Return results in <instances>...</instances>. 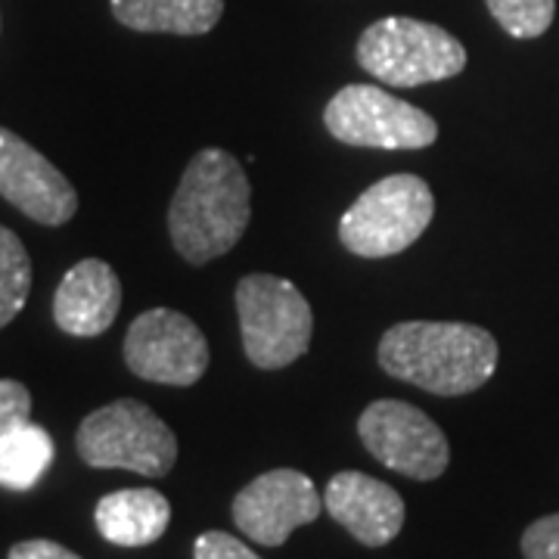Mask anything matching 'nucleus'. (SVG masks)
<instances>
[{"mask_svg":"<svg viewBox=\"0 0 559 559\" xmlns=\"http://www.w3.org/2000/svg\"><path fill=\"white\" fill-rule=\"evenodd\" d=\"M252 190L242 165L224 150H200L168 205V234L190 264H209L242 240Z\"/></svg>","mask_w":559,"mask_h":559,"instance_id":"nucleus-1","label":"nucleus"},{"mask_svg":"<svg viewBox=\"0 0 559 559\" xmlns=\"http://www.w3.org/2000/svg\"><path fill=\"white\" fill-rule=\"evenodd\" d=\"M380 367L432 395H469L498 370V342L476 323L407 320L385 330Z\"/></svg>","mask_w":559,"mask_h":559,"instance_id":"nucleus-2","label":"nucleus"},{"mask_svg":"<svg viewBox=\"0 0 559 559\" xmlns=\"http://www.w3.org/2000/svg\"><path fill=\"white\" fill-rule=\"evenodd\" d=\"M81 460L94 469H128L146 479L171 473L178 460V439L168 423L143 401L119 399L81 419Z\"/></svg>","mask_w":559,"mask_h":559,"instance_id":"nucleus-3","label":"nucleus"},{"mask_svg":"<svg viewBox=\"0 0 559 559\" xmlns=\"http://www.w3.org/2000/svg\"><path fill=\"white\" fill-rule=\"evenodd\" d=\"M436 197L417 175H392L367 187L340 221L342 246L360 259H389L426 234Z\"/></svg>","mask_w":559,"mask_h":559,"instance_id":"nucleus-4","label":"nucleus"},{"mask_svg":"<svg viewBox=\"0 0 559 559\" xmlns=\"http://www.w3.org/2000/svg\"><path fill=\"white\" fill-rule=\"evenodd\" d=\"M358 62L392 87H417L460 75L466 69V47L441 25L385 16L360 35Z\"/></svg>","mask_w":559,"mask_h":559,"instance_id":"nucleus-5","label":"nucleus"},{"mask_svg":"<svg viewBox=\"0 0 559 559\" xmlns=\"http://www.w3.org/2000/svg\"><path fill=\"white\" fill-rule=\"evenodd\" d=\"M237 314L246 358L261 370L299 360L314 333L311 305L286 277L249 274L237 286Z\"/></svg>","mask_w":559,"mask_h":559,"instance_id":"nucleus-6","label":"nucleus"},{"mask_svg":"<svg viewBox=\"0 0 559 559\" xmlns=\"http://www.w3.org/2000/svg\"><path fill=\"white\" fill-rule=\"evenodd\" d=\"M326 131L348 146L373 150H426L439 138V124L414 103L385 94L377 84H348L326 103Z\"/></svg>","mask_w":559,"mask_h":559,"instance_id":"nucleus-7","label":"nucleus"},{"mask_svg":"<svg viewBox=\"0 0 559 559\" xmlns=\"http://www.w3.org/2000/svg\"><path fill=\"white\" fill-rule=\"evenodd\" d=\"M358 436L382 466L407 479H439L451 460V448L439 423L407 401L382 399L367 404L358 419Z\"/></svg>","mask_w":559,"mask_h":559,"instance_id":"nucleus-8","label":"nucleus"},{"mask_svg":"<svg viewBox=\"0 0 559 559\" xmlns=\"http://www.w3.org/2000/svg\"><path fill=\"white\" fill-rule=\"evenodd\" d=\"M124 364L146 382L193 385L209 367V342L187 314L175 308H153L128 326Z\"/></svg>","mask_w":559,"mask_h":559,"instance_id":"nucleus-9","label":"nucleus"},{"mask_svg":"<svg viewBox=\"0 0 559 559\" xmlns=\"http://www.w3.org/2000/svg\"><path fill=\"white\" fill-rule=\"evenodd\" d=\"M323 513L314 481L299 469H271L252 479L234 498V522L261 547H280L286 538Z\"/></svg>","mask_w":559,"mask_h":559,"instance_id":"nucleus-10","label":"nucleus"},{"mask_svg":"<svg viewBox=\"0 0 559 559\" xmlns=\"http://www.w3.org/2000/svg\"><path fill=\"white\" fill-rule=\"evenodd\" d=\"M0 197L50 227H60L79 212V193L69 178L7 128H0Z\"/></svg>","mask_w":559,"mask_h":559,"instance_id":"nucleus-11","label":"nucleus"},{"mask_svg":"<svg viewBox=\"0 0 559 559\" xmlns=\"http://www.w3.org/2000/svg\"><path fill=\"white\" fill-rule=\"evenodd\" d=\"M323 507L364 547H385L399 538L404 525V500L399 491L358 469H345L330 479Z\"/></svg>","mask_w":559,"mask_h":559,"instance_id":"nucleus-12","label":"nucleus"},{"mask_svg":"<svg viewBox=\"0 0 559 559\" xmlns=\"http://www.w3.org/2000/svg\"><path fill=\"white\" fill-rule=\"evenodd\" d=\"M121 308L119 274L100 259H84L66 271L60 289L53 296V320L69 336H100L106 333Z\"/></svg>","mask_w":559,"mask_h":559,"instance_id":"nucleus-13","label":"nucleus"},{"mask_svg":"<svg viewBox=\"0 0 559 559\" xmlns=\"http://www.w3.org/2000/svg\"><path fill=\"white\" fill-rule=\"evenodd\" d=\"M94 522L103 538L116 547H146L165 535L171 503L156 488H124L100 498Z\"/></svg>","mask_w":559,"mask_h":559,"instance_id":"nucleus-14","label":"nucleus"},{"mask_svg":"<svg viewBox=\"0 0 559 559\" xmlns=\"http://www.w3.org/2000/svg\"><path fill=\"white\" fill-rule=\"evenodd\" d=\"M112 16L131 32L205 35L218 25L224 0H109Z\"/></svg>","mask_w":559,"mask_h":559,"instance_id":"nucleus-15","label":"nucleus"},{"mask_svg":"<svg viewBox=\"0 0 559 559\" xmlns=\"http://www.w3.org/2000/svg\"><path fill=\"white\" fill-rule=\"evenodd\" d=\"M53 439L38 423H20L0 441V488L28 491L40 481V476L53 463Z\"/></svg>","mask_w":559,"mask_h":559,"instance_id":"nucleus-16","label":"nucleus"},{"mask_svg":"<svg viewBox=\"0 0 559 559\" xmlns=\"http://www.w3.org/2000/svg\"><path fill=\"white\" fill-rule=\"evenodd\" d=\"M32 289V259L22 240L0 224V330L20 314Z\"/></svg>","mask_w":559,"mask_h":559,"instance_id":"nucleus-17","label":"nucleus"},{"mask_svg":"<svg viewBox=\"0 0 559 559\" xmlns=\"http://www.w3.org/2000/svg\"><path fill=\"white\" fill-rule=\"evenodd\" d=\"M500 28L513 38H540L557 13V0H485Z\"/></svg>","mask_w":559,"mask_h":559,"instance_id":"nucleus-18","label":"nucleus"},{"mask_svg":"<svg viewBox=\"0 0 559 559\" xmlns=\"http://www.w3.org/2000/svg\"><path fill=\"white\" fill-rule=\"evenodd\" d=\"M32 417V392L16 380H0V441Z\"/></svg>","mask_w":559,"mask_h":559,"instance_id":"nucleus-19","label":"nucleus"},{"mask_svg":"<svg viewBox=\"0 0 559 559\" xmlns=\"http://www.w3.org/2000/svg\"><path fill=\"white\" fill-rule=\"evenodd\" d=\"M525 559H559V513L532 522L522 535Z\"/></svg>","mask_w":559,"mask_h":559,"instance_id":"nucleus-20","label":"nucleus"},{"mask_svg":"<svg viewBox=\"0 0 559 559\" xmlns=\"http://www.w3.org/2000/svg\"><path fill=\"white\" fill-rule=\"evenodd\" d=\"M193 557L197 559H261L259 554H252L249 544H242L240 538L227 535V532H205L193 544Z\"/></svg>","mask_w":559,"mask_h":559,"instance_id":"nucleus-21","label":"nucleus"},{"mask_svg":"<svg viewBox=\"0 0 559 559\" xmlns=\"http://www.w3.org/2000/svg\"><path fill=\"white\" fill-rule=\"evenodd\" d=\"M7 559H81L79 554H72L69 547H62L57 540L35 538V540H20L13 544L10 557Z\"/></svg>","mask_w":559,"mask_h":559,"instance_id":"nucleus-22","label":"nucleus"}]
</instances>
